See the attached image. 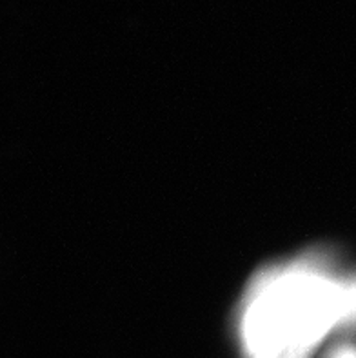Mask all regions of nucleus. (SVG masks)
Here are the masks:
<instances>
[{
	"instance_id": "nucleus-1",
	"label": "nucleus",
	"mask_w": 356,
	"mask_h": 358,
	"mask_svg": "<svg viewBox=\"0 0 356 358\" xmlns=\"http://www.w3.org/2000/svg\"><path fill=\"white\" fill-rule=\"evenodd\" d=\"M355 329L356 271L342 273L320 248L258 269L235 318L248 358H309L329 335Z\"/></svg>"
},
{
	"instance_id": "nucleus-2",
	"label": "nucleus",
	"mask_w": 356,
	"mask_h": 358,
	"mask_svg": "<svg viewBox=\"0 0 356 358\" xmlns=\"http://www.w3.org/2000/svg\"><path fill=\"white\" fill-rule=\"evenodd\" d=\"M324 358H356V344L355 342H340L333 345Z\"/></svg>"
}]
</instances>
